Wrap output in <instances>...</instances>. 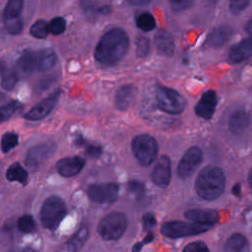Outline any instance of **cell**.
<instances>
[{
  "instance_id": "6da1fadb",
  "label": "cell",
  "mask_w": 252,
  "mask_h": 252,
  "mask_svg": "<svg viewBox=\"0 0 252 252\" xmlns=\"http://www.w3.org/2000/svg\"><path fill=\"white\" fill-rule=\"evenodd\" d=\"M129 47V38L121 29H112L100 38L94 50L97 62L105 66L118 63L125 55Z\"/></svg>"
},
{
  "instance_id": "7a4b0ae2",
  "label": "cell",
  "mask_w": 252,
  "mask_h": 252,
  "mask_svg": "<svg viewBox=\"0 0 252 252\" xmlns=\"http://www.w3.org/2000/svg\"><path fill=\"white\" fill-rule=\"evenodd\" d=\"M225 187V177L222 170L217 166H206L198 174L195 182L197 194L205 200L219 198Z\"/></svg>"
},
{
  "instance_id": "3957f363",
  "label": "cell",
  "mask_w": 252,
  "mask_h": 252,
  "mask_svg": "<svg viewBox=\"0 0 252 252\" xmlns=\"http://www.w3.org/2000/svg\"><path fill=\"white\" fill-rule=\"evenodd\" d=\"M66 216V206L59 196H50L44 200L39 212V219L43 227L54 230Z\"/></svg>"
},
{
  "instance_id": "277c9868",
  "label": "cell",
  "mask_w": 252,
  "mask_h": 252,
  "mask_svg": "<svg viewBox=\"0 0 252 252\" xmlns=\"http://www.w3.org/2000/svg\"><path fill=\"white\" fill-rule=\"evenodd\" d=\"M127 226V219L120 212H113L106 215L99 222L97 230L99 235L107 241L119 239Z\"/></svg>"
},
{
  "instance_id": "5b68a950",
  "label": "cell",
  "mask_w": 252,
  "mask_h": 252,
  "mask_svg": "<svg viewBox=\"0 0 252 252\" xmlns=\"http://www.w3.org/2000/svg\"><path fill=\"white\" fill-rule=\"evenodd\" d=\"M132 151L141 164L149 165L157 158L158 143L154 137L142 134L133 139Z\"/></svg>"
},
{
  "instance_id": "8992f818",
  "label": "cell",
  "mask_w": 252,
  "mask_h": 252,
  "mask_svg": "<svg viewBox=\"0 0 252 252\" xmlns=\"http://www.w3.org/2000/svg\"><path fill=\"white\" fill-rule=\"evenodd\" d=\"M156 98L158 106L169 114L181 113L186 106L184 97L176 91L166 87H158L157 89Z\"/></svg>"
},
{
  "instance_id": "52a82bcc",
  "label": "cell",
  "mask_w": 252,
  "mask_h": 252,
  "mask_svg": "<svg viewBox=\"0 0 252 252\" xmlns=\"http://www.w3.org/2000/svg\"><path fill=\"white\" fill-rule=\"evenodd\" d=\"M211 228V225L202 224L197 222H186L181 220H173L165 222L160 231L163 235L170 238H179L185 236L196 235L200 233H204Z\"/></svg>"
},
{
  "instance_id": "ba28073f",
  "label": "cell",
  "mask_w": 252,
  "mask_h": 252,
  "mask_svg": "<svg viewBox=\"0 0 252 252\" xmlns=\"http://www.w3.org/2000/svg\"><path fill=\"white\" fill-rule=\"evenodd\" d=\"M118 192L119 188L115 183L92 184L87 189L89 198L99 204L113 203L118 197Z\"/></svg>"
},
{
  "instance_id": "9c48e42d",
  "label": "cell",
  "mask_w": 252,
  "mask_h": 252,
  "mask_svg": "<svg viewBox=\"0 0 252 252\" xmlns=\"http://www.w3.org/2000/svg\"><path fill=\"white\" fill-rule=\"evenodd\" d=\"M203 160V152L198 147H192L188 149L181 158L178 166L177 173L181 178H188L198 168Z\"/></svg>"
},
{
  "instance_id": "30bf717a",
  "label": "cell",
  "mask_w": 252,
  "mask_h": 252,
  "mask_svg": "<svg viewBox=\"0 0 252 252\" xmlns=\"http://www.w3.org/2000/svg\"><path fill=\"white\" fill-rule=\"evenodd\" d=\"M60 94V91H56L51 94L48 97L42 99L38 103H36L32 108H31L26 114L25 118L32 121H36L44 118L46 115L50 113L52 108L55 105V102Z\"/></svg>"
},
{
  "instance_id": "8fae6325",
  "label": "cell",
  "mask_w": 252,
  "mask_h": 252,
  "mask_svg": "<svg viewBox=\"0 0 252 252\" xmlns=\"http://www.w3.org/2000/svg\"><path fill=\"white\" fill-rule=\"evenodd\" d=\"M171 178V164L167 156H161L157 161L152 172V180L156 185L165 188Z\"/></svg>"
},
{
  "instance_id": "7c38bea8",
  "label": "cell",
  "mask_w": 252,
  "mask_h": 252,
  "mask_svg": "<svg viewBox=\"0 0 252 252\" xmlns=\"http://www.w3.org/2000/svg\"><path fill=\"white\" fill-rule=\"evenodd\" d=\"M217 102L218 98L214 91H208L204 93L195 106L196 114L204 119H210L216 110Z\"/></svg>"
},
{
  "instance_id": "4fadbf2b",
  "label": "cell",
  "mask_w": 252,
  "mask_h": 252,
  "mask_svg": "<svg viewBox=\"0 0 252 252\" xmlns=\"http://www.w3.org/2000/svg\"><path fill=\"white\" fill-rule=\"evenodd\" d=\"M85 165V159L81 157H67L61 158L57 162V170L64 177H72L78 174Z\"/></svg>"
},
{
  "instance_id": "5bb4252c",
  "label": "cell",
  "mask_w": 252,
  "mask_h": 252,
  "mask_svg": "<svg viewBox=\"0 0 252 252\" xmlns=\"http://www.w3.org/2000/svg\"><path fill=\"white\" fill-rule=\"evenodd\" d=\"M54 151V145L43 144L32 148L27 155L26 163L31 168H35L40 162L45 160Z\"/></svg>"
},
{
  "instance_id": "9a60e30c",
  "label": "cell",
  "mask_w": 252,
  "mask_h": 252,
  "mask_svg": "<svg viewBox=\"0 0 252 252\" xmlns=\"http://www.w3.org/2000/svg\"><path fill=\"white\" fill-rule=\"evenodd\" d=\"M185 218L189 220L190 221L202 223V224H208V225H214L219 220V213L214 210H199V209H193L189 210L184 214Z\"/></svg>"
},
{
  "instance_id": "2e32d148",
  "label": "cell",
  "mask_w": 252,
  "mask_h": 252,
  "mask_svg": "<svg viewBox=\"0 0 252 252\" xmlns=\"http://www.w3.org/2000/svg\"><path fill=\"white\" fill-rule=\"evenodd\" d=\"M17 68L23 73L39 71V51L26 50L18 59Z\"/></svg>"
},
{
  "instance_id": "e0dca14e",
  "label": "cell",
  "mask_w": 252,
  "mask_h": 252,
  "mask_svg": "<svg viewBox=\"0 0 252 252\" xmlns=\"http://www.w3.org/2000/svg\"><path fill=\"white\" fill-rule=\"evenodd\" d=\"M252 56V38H244L234 44L228 52L229 60L233 63H238Z\"/></svg>"
},
{
  "instance_id": "ac0fdd59",
  "label": "cell",
  "mask_w": 252,
  "mask_h": 252,
  "mask_svg": "<svg viewBox=\"0 0 252 252\" xmlns=\"http://www.w3.org/2000/svg\"><path fill=\"white\" fill-rule=\"evenodd\" d=\"M250 115L243 109L233 111L228 119V129L232 133H240L244 131L250 124Z\"/></svg>"
},
{
  "instance_id": "d6986e66",
  "label": "cell",
  "mask_w": 252,
  "mask_h": 252,
  "mask_svg": "<svg viewBox=\"0 0 252 252\" xmlns=\"http://www.w3.org/2000/svg\"><path fill=\"white\" fill-rule=\"evenodd\" d=\"M137 94L135 87L127 85L121 87L115 94V105L120 110H125L134 100Z\"/></svg>"
},
{
  "instance_id": "ffe728a7",
  "label": "cell",
  "mask_w": 252,
  "mask_h": 252,
  "mask_svg": "<svg viewBox=\"0 0 252 252\" xmlns=\"http://www.w3.org/2000/svg\"><path fill=\"white\" fill-rule=\"evenodd\" d=\"M224 252H250L246 237L240 233L232 234L224 245Z\"/></svg>"
},
{
  "instance_id": "44dd1931",
  "label": "cell",
  "mask_w": 252,
  "mask_h": 252,
  "mask_svg": "<svg viewBox=\"0 0 252 252\" xmlns=\"http://www.w3.org/2000/svg\"><path fill=\"white\" fill-rule=\"evenodd\" d=\"M231 34L232 30L228 26H219L216 29H214L213 32H211L209 36V42L213 46L220 47L228 40Z\"/></svg>"
},
{
  "instance_id": "7402d4cb",
  "label": "cell",
  "mask_w": 252,
  "mask_h": 252,
  "mask_svg": "<svg viewBox=\"0 0 252 252\" xmlns=\"http://www.w3.org/2000/svg\"><path fill=\"white\" fill-rule=\"evenodd\" d=\"M155 41L158 49L160 52L166 55H171L173 53V50H174L173 38L171 34L166 31H163V30L158 31L156 34Z\"/></svg>"
},
{
  "instance_id": "603a6c76",
  "label": "cell",
  "mask_w": 252,
  "mask_h": 252,
  "mask_svg": "<svg viewBox=\"0 0 252 252\" xmlns=\"http://www.w3.org/2000/svg\"><path fill=\"white\" fill-rule=\"evenodd\" d=\"M89 236V229L87 226H82L79 228L66 242V249L69 252H78L82 246L85 244Z\"/></svg>"
},
{
  "instance_id": "cb8c5ba5",
  "label": "cell",
  "mask_w": 252,
  "mask_h": 252,
  "mask_svg": "<svg viewBox=\"0 0 252 252\" xmlns=\"http://www.w3.org/2000/svg\"><path fill=\"white\" fill-rule=\"evenodd\" d=\"M6 178L9 181H17L22 185H26L28 182V172L19 162H15L7 169Z\"/></svg>"
},
{
  "instance_id": "d4e9b609",
  "label": "cell",
  "mask_w": 252,
  "mask_h": 252,
  "mask_svg": "<svg viewBox=\"0 0 252 252\" xmlns=\"http://www.w3.org/2000/svg\"><path fill=\"white\" fill-rule=\"evenodd\" d=\"M56 61V54L52 49H42L39 51V71L50 69Z\"/></svg>"
},
{
  "instance_id": "484cf974",
  "label": "cell",
  "mask_w": 252,
  "mask_h": 252,
  "mask_svg": "<svg viewBox=\"0 0 252 252\" xmlns=\"http://www.w3.org/2000/svg\"><path fill=\"white\" fill-rule=\"evenodd\" d=\"M24 0H9L4 9V19L21 17Z\"/></svg>"
},
{
  "instance_id": "4316f807",
  "label": "cell",
  "mask_w": 252,
  "mask_h": 252,
  "mask_svg": "<svg viewBox=\"0 0 252 252\" xmlns=\"http://www.w3.org/2000/svg\"><path fill=\"white\" fill-rule=\"evenodd\" d=\"M137 27L145 32H150L155 29L156 21L152 14L150 13H142L137 17L136 20Z\"/></svg>"
},
{
  "instance_id": "83f0119b",
  "label": "cell",
  "mask_w": 252,
  "mask_h": 252,
  "mask_svg": "<svg viewBox=\"0 0 252 252\" xmlns=\"http://www.w3.org/2000/svg\"><path fill=\"white\" fill-rule=\"evenodd\" d=\"M18 229L23 233H31L35 228V222L31 215H24L17 220Z\"/></svg>"
},
{
  "instance_id": "f1b7e54d",
  "label": "cell",
  "mask_w": 252,
  "mask_h": 252,
  "mask_svg": "<svg viewBox=\"0 0 252 252\" xmlns=\"http://www.w3.org/2000/svg\"><path fill=\"white\" fill-rule=\"evenodd\" d=\"M18 135L14 132H7L1 139V150L3 153H8L18 145Z\"/></svg>"
},
{
  "instance_id": "f546056e",
  "label": "cell",
  "mask_w": 252,
  "mask_h": 252,
  "mask_svg": "<svg viewBox=\"0 0 252 252\" xmlns=\"http://www.w3.org/2000/svg\"><path fill=\"white\" fill-rule=\"evenodd\" d=\"M30 32L36 38H45L49 32L48 24L44 20H38L32 26Z\"/></svg>"
},
{
  "instance_id": "4dcf8cb0",
  "label": "cell",
  "mask_w": 252,
  "mask_h": 252,
  "mask_svg": "<svg viewBox=\"0 0 252 252\" xmlns=\"http://www.w3.org/2000/svg\"><path fill=\"white\" fill-rule=\"evenodd\" d=\"M1 76H2V81H1L2 88L7 91L12 90L17 83V76L15 72L12 71L11 69H3Z\"/></svg>"
},
{
  "instance_id": "1f68e13d",
  "label": "cell",
  "mask_w": 252,
  "mask_h": 252,
  "mask_svg": "<svg viewBox=\"0 0 252 252\" xmlns=\"http://www.w3.org/2000/svg\"><path fill=\"white\" fill-rule=\"evenodd\" d=\"M21 103L18 100H12L9 103L0 107V123L6 121L12 116V114L21 107Z\"/></svg>"
},
{
  "instance_id": "d6a6232c",
  "label": "cell",
  "mask_w": 252,
  "mask_h": 252,
  "mask_svg": "<svg viewBox=\"0 0 252 252\" xmlns=\"http://www.w3.org/2000/svg\"><path fill=\"white\" fill-rule=\"evenodd\" d=\"M5 28L11 34H19L23 30V20L21 17L4 19Z\"/></svg>"
},
{
  "instance_id": "836d02e7",
  "label": "cell",
  "mask_w": 252,
  "mask_h": 252,
  "mask_svg": "<svg viewBox=\"0 0 252 252\" xmlns=\"http://www.w3.org/2000/svg\"><path fill=\"white\" fill-rule=\"evenodd\" d=\"M66 22L62 17H56L48 23V32L52 34L58 35L65 31Z\"/></svg>"
},
{
  "instance_id": "e575fe53",
  "label": "cell",
  "mask_w": 252,
  "mask_h": 252,
  "mask_svg": "<svg viewBox=\"0 0 252 252\" xmlns=\"http://www.w3.org/2000/svg\"><path fill=\"white\" fill-rule=\"evenodd\" d=\"M150 49V43L148 38L146 37H139L137 40V54L140 57H145L147 56L148 52Z\"/></svg>"
},
{
  "instance_id": "d590c367",
  "label": "cell",
  "mask_w": 252,
  "mask_h": 252,
  "mask_svg": "<svg viewBox=\"0 0 252 252\" xmlns=\"http://www.w3.org/2000/svg\"><path fill=\"white\" fill-rule=\"evenodd\" d=\"M182 252H209V249L204 242L195 241L185 246Z\"/></svg>"
},
{
  "instance_id": "8d00e7d4",
  "label": "cell",
  "mask_w": 252,
  "mask_h": 252,
  "mask_svg": "<svg viewBox=\"0 0 252 252\" xmlns=\"http://www.w3.org/2000/svg\"><path fill=\"white\" fill-rule=\"evenodd\" d=\"M193 2L194 0H170V5L173 11L181 12L188 9Z\"/></svg>"
},
{
  "instance_id": "74e56055",
  "label": "cell",
  "mask_w": 252,
  "mask_h": 252,
  "mask_svg": "<svg viewBox=\"0 0 252 252\" xmlns=\"http://www.w3.org/2000/svg\"><path fill=\"white\" fill-rule=\"evenodd\" d=\"M250 3V0H231L230 1V11L231 13L237 15L241 13Z\"/></svg>"
},
{
  "instance_id": "f35d334b",
  "label": "cell",
  "mask_w": 252,
  "mask_h": 252,
  "mask_svg": "<svg viewBox=\"0 0 252 252\" xmlns=\"http://www.w3.org/2000/svg\"><path fill=\"white\" fill-rule=\"evenodd\" d=\"M128 189L131 193L135 195H143L145 192V187L144 184L137 181V180H132L128 184Z\"/></svg>"
},
{
  "instance_id": "ab89813d",
  "label": "cell",
  "mask_w": 252,
  "mask_h": 252,
  "mask_svg": "<svg viewBox=\"0 0 252 252\" xmlns=\"http://www.w3.org/2000/svg\"><path fill=\"white\" fill-rule=\"evenodd\" d=\"M142 221H143L144 228L147 230H150L151 228H153L156 225V218L151 213H146L143 217Z\"/></svg>"
},
{
  "instance_id": "60d3db41",
  "label": "cell",
  "mask_w": 252,
  "mask_h": 252,
  "mask_svg": "<svg viewBox=\"0 0 252 252\" xmlns=\"http://www.w3.org/2000/svg\"><path fill=\"white\" fill-rule=\"evenodd\" d=\"M86 153L91 158H98L101 154V147L97 145H88L86 146Z\"/></svg>"
},
{
  "instance_id": "b9f144b4",
  "label": "cell",
  "mask_w": 252,
  "mask_h": 252,
  "mask_svg": "<svg viewBox=\"0 0 252 252\" xmlns=\"http://www.w3.org/2000/svg\"><path fill=\"white\" fill-rule=\"evenodd\" d=\"M127 1L133 5H145V4H148L151 0H127Z\"/></svg>"
},
{
  "instance_id": "7bdbcfd3",
  "label": "cell",
  "mask_w": 252,
  "mask_h": 252,
  "mask_svg": "<svg viewBox=\"0 0 252 252\" xmlns=\"http://www.w3.org/2000/svg\"><path fill=\"white\" fill-rule=\"evenodd\" d=\"M245 30H246V32H247L249 34L252 35V17H251L250 20L246 23V25H245Z\"/></svg>"
},
{
  "instance_id": "ee69618b",
  "label": "cell",
  "mask_w": 252,
  "mask_h": 252,
  "mask_svg": "<svg viewBox=\"0 0 252 252\" xmlns=\"http://www.w3.org/2000/svg\"><path fill=\"white\" fill-rule=\"evenodd\" d=\"M232 193H233L234 195H236V196H239V195H240V193H241V186H240V184H235V185L233 186V188H232Z\"/></svg>"
},
{
  "instance_id": "f6af8a7d",
  "label": "cell",
  "mask_w": 252,
  "mask_h": 252,
  "mask_svg": "<svg viewBox=\"0 0 252 252\" xmlns=\"http://www.w3.org/2000/svg\"><path fill=\"white\" fill-rule=\"evenodd\" d=\"M98 11H99V13H101L103 15H106V14L110 13V7L109 6H102L98 9Z\"/></svg>"
},
{
  "instance_id": "bcb514c9",
  "label": "cell",
  "mask_w": 252,
  "mask_h": 252,
  "mask_svg": "<svg viewBox=\"0 0 252 252\" xmlns=\"http://www.w3.org/2000/svg\"><path fill=\"white\" fill-rule=\"evenodd\" d=\"M248 182H249L250 186L252 187V168L250 169V171H249V174H248Z\"/></svg>"
},
{
  "instance_id": "7dc6e473",
  "label": "cell",
  "mask_w": 252,
  "mask_h": 252,
  "mask_svg": "<svg viewBox=\"0 0 252 252\" xmlns=\"http://www.w3.org/2000/svg\"><path fill=\"white\" fill-rule=\"evenodd\" d=\"M3 69H4V64H3V62H0V76L2 75Z\"/></svg>"
},
{
  "instance_id": "c3c4849f",
  "label": "cell",
  "mask_w": 252,
  "mask_h": 252,
  "mask_svg": "<svg viewBox=\"0 0 252 252\" xmlns=\"http://www.w3.org/2000/svg\"><path fill=\"white\" fill-rule=\"evenodd\" d=\"M1 97H2V95H1V94H0V99H1Z\"/></svg>"
}]
</instances>
